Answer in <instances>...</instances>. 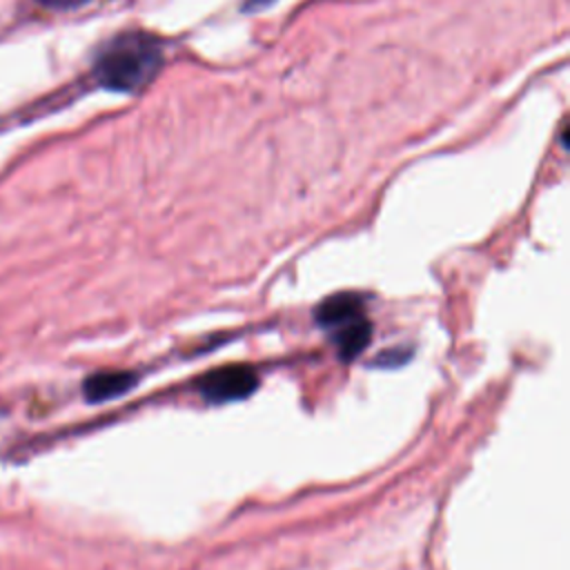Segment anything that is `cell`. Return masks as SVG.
<instances>
[{
    "label": "cell",
    "mask_w": 570,
    "mask_h": 570,
    "mask_svg": "<svg viewBox=\"0 0 570 570\" xmlns=\"http://www.w3.org/2000/svg\"><path fill=\"white\" fill-rule=\"evenodd\" d=\"M163 65V47L149 33L116 36L98 56L94 76L109 91L142 89Z\"/></svg>",
    "instance_id": "1"
},
{
    "label": "cell",
    "mask_w": 570,
    "mask_h": 570,
    "mask_svg": "<svg viewBox=\"0 0 570 570\" xmlns=\"http://www.w3.org/2000/svg\"><path fill=\"white\" fill-rule=\"evenodd\" d=\"M258 387V376L249 365H225L207 372L198 381V392L209 403L247 399Z\"/></svg>",
    "instance_id": "2"
},
{
    "label": "cell",
    "mask_w": 570,
    "mask_h": 570,
    "mask_svg": "<svg viewBox=\"0 0 570 570\" xmlns=\"http://www.w3.org/2000/svg\"><path fill=\"white\" fill-rule=\"evenodd\" d=\"M316 323L327 327V330H338L345 323L365 316L363 314V298L354 292H341V294H332L327 296L314 312Z\"/></svg>",
    "instance_id": "3"
},
{
    "label": "cell",
    "mask_w": 570,
    "mask_h": 570,
    "mask_svg": "<svg viewBox=\"0 0 570 570\" xmlns=\"http://www.w3.org/2000/svg\"><path fill=\"white\" fill-rule=\"evenodd\" d=\"M136 385V374L127 370H100L85 379L82 394L89 403H102L129 392Z\"/></svg>",
    "instance_id": "4"
},
{
    "label": "cell",
    "mask_w": 570,
    "mask_h": 570,
    "mask_svg": "<svg viewBox=\"0 0 570 570\" xmlns=\"http://www.w3.org/2000/svg\"><path fill=\"white\" fill-rule=\"evenodd\" d=\"M370 338H372V323L365 316H358V318L345 323L343 327L334 330V341H336L338 354L345 361L358 356L367 347Z\"/></svg>",
    "instance_id": "5"
},
{
    "label": "cell",
    "mask_w": 570,
    "mask_h": 570,
    "mask_svg": "<svg viewBox=\"0 0 570 570\" xmlns=\"http://www.w3.org/2000/svg\"><path fill=\"white\" fill-rule=\"evenodd\" d=\"M40 4L49 7V9H76L89 0H38Z\"/></svg>",
    "instance_id": "6"
}]
</instances>
